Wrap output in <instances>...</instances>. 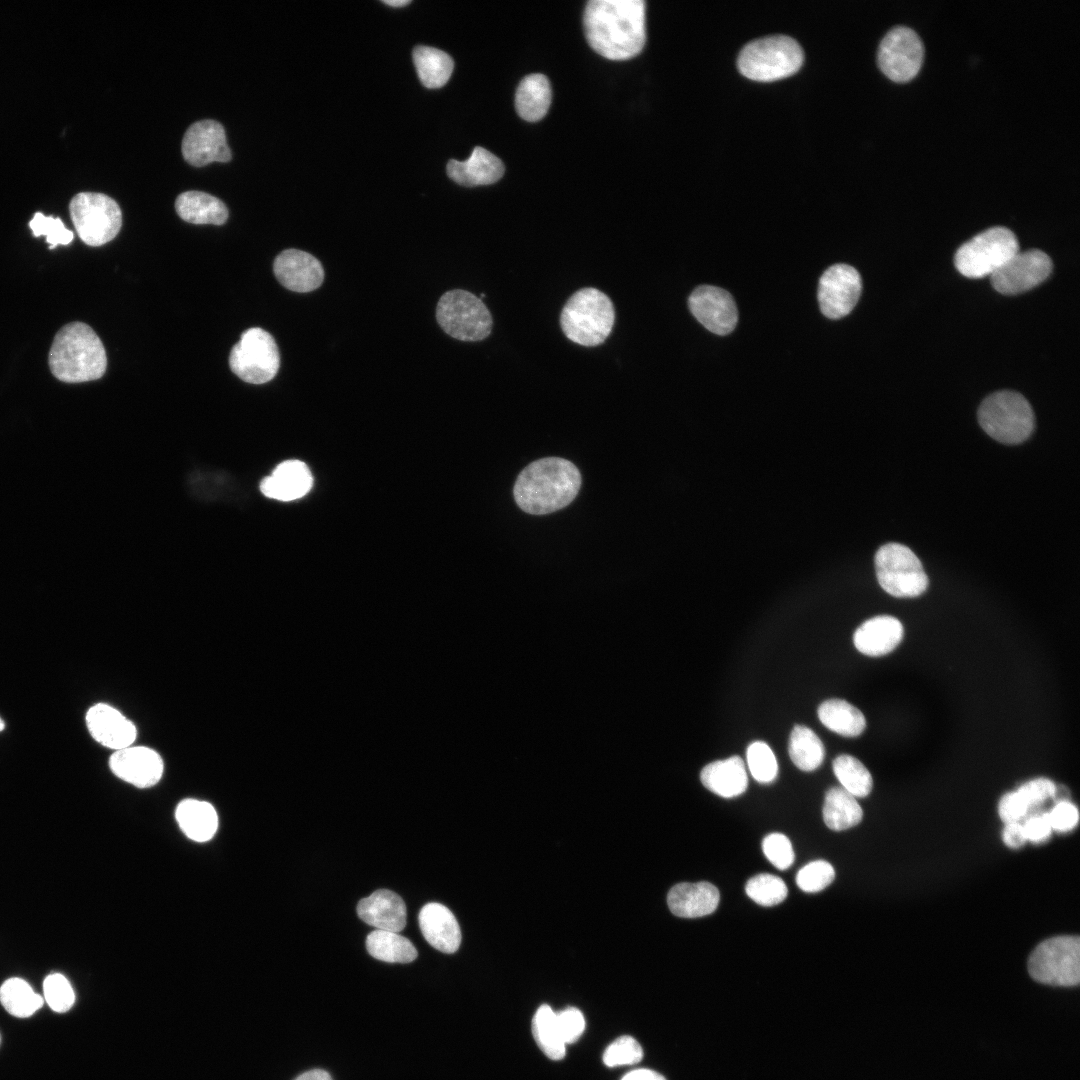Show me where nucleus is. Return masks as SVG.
Segmentation results:
<instances>
[{
  "label": "nucleus",
  "instance_id": "f257e3e1",
  "mask_svg": "<svg viewBox=\"0 0 1080 1080\" xmlns=\"http://www.w3.org/2000/svg\"><path fill=\"white\" fill-rule=\"evenodd\" d=\"M643 0H591L586 4L585 35L594 51L609 60H628L646 42Z\"/></svg>",
  "mask_w": 1080,
  "mask_h": 1080
},
{
  "label": "nucleus",
  "instance_id": "f03ea898",
  "mask_svg": "<svg viewBox=\"0 0 1080 1080\" xmlns=\"http://www.w3.org/2000/svg\"><path fill=\"white\" fill-rule=\"evenodd\" d=\"M581 481V474L572 462L560 457L542 458L520 472L513 489L514 499L526 513H552L576 498Z\"/></svg>",
  "mask_w": 1080,
  "mask_h": 1080
},
{
  "label": "nucleus",
  "instance_id": "7ed1b4c3",
  "mask_svg": "<svg viewBox=\"0 0 1080 1080\" xmlns=\"http://www.w3.org/2000/svg\"><path fill=\"white\" fill-rule=\"evenodd\" d=\"M52 374L66 383H81L101 378L107 367L102 341L85 323L72 322L55 335L49 352Z\"/></svg>",
  "mask_w": 1080,
  "mask_h": 1080
},
{
  "label": "nucleus",
  "instance_id": "20e7f679",
  "mask_svg": "<svg viewBox=\"0 0 1080 1080\" xmlns=\"http://www.w3.org/2000/svg\"><path fill=\"white\" fill-rule=\"evenodd\" d=\"M615 322L611 299L602 291L586 287L576 291L564 305L560 325L572 342L593 347L603 343Z\"/></svg>",
  "mask_w": 1080,
  "mask_h": 1080
},
{
  "label": "nucleus",
  "instance_id": "39448f33",
  "mask_svg": "<svg viewBox=\"0 0 1080 1080\" xmlns=\"http://www.w3.org/2000/svg\"><path fill=\"white\" fill-rule=\"evenodd\" d=\"M804 60L801 46L786 35H772L753 40L739 53L738 69L745 77L770 82L796 73Z\"/></svg>",
  "mask_w": 1080,
  "mask_h": 1080
},
{
  "label": "nucleus",
  "instance_id": "423d86ee",
  "mask_svg": "<svg viewBox=\"0 0 1080 1080\" xmlns=\"http://www.w3.org/2000/svg\"><path fill=\"white\" fill-rule=\"evenodd\" d=\"M978 421L993 439L1004 444L1025 441L1034 429V413L1029 402L1015 391H998L985 398L978 409Z\"/></svg>",
  "mask_w": 1080,
  "mask_h": 1080
},
{
  "label": "nucleus",
  "instance_id": "0eeeda50",
  "mask_svg": "<svg viewBox=\"0 0 1080 1080\" xmlns=\"http://www.w3.org/2000/svg\"><path fill=\"white\" fill-rule=\"evenodd\" d=\"M1018 251L1015 234L1006 227L995 226L961 245L955 253L954 264L963 276L982 278L994 274Z\"/></svg>",
  "mask_w": 1080,
  "mask_h": 1080
},
{
  "label": "nucleus",
  "instance_id": "6e6552de",
  "mask_svg": "<svg viewBox=\"0 0 1080 1080\" xmlns=\"http://www.w3.org/2000/svg\"><path fill=\"white\" fill-rule=\"evenodd\" d=\"M436 320L446 334L466 342L485 339L493 325L491 313L483 301L463 289L447 291L440 297Z\"/></svg>",
  "mask_w": 1080,
  "mask_h": 1080
},
{
  "label": "nucleus",
  "instance_id": "1a4fd4ad",
  "mask_svg": "<svg viewBox=\"0 0 1080 1080\" xmlns=\"http://www.w3.org/2000/svg\"><path fill=\"white\" fill-rule=\"evenodd\" d=\"M875 570L880 586L894 597H917L928 587L921 561L910 548L899 543H887L878 549Z\"/></svg>",
  "mask_w": 1080,
  "mask_h": 1080
},
{
  "label": "nucleus",
  "instance_id": "9d476101",
  "mask_svg": "<svg viewBox=\"0 0 1080 1080\" xmlns=\"http://www.w3.org/2000/svg\"><path fill=\"white\" fill-rule=\"evenodd\" d=\"M1028 972L1037 982L1071 987L1080 980V940L1078 936L1049 938L1033 950Z\"/></svg>",
  "mask_w": 1080,
  "mask_h": 1080
},
{
  "label": "nucleus",
  "instance_id": "9b49d317",
  "mask_svg": "<svg viewBox=\"0 0 1080 1080\" xmlns=\"http://www.w3.org/2000/svg\"><path fill=\"white\" fill-rule=\"evenodd\" d=\"M70 216L81 240L93 247L116 237L122 225L119 205L102 193L81 192L69 204Z\"/></svg>",
  "mask_w": 1080,
  "mask_h": 1080
},
{
  "label": "nucleus",
  "instance_id": "f8f14e48",
  "mask_svg": "<svg viewBox=\"0 0 1080 1080\" xmlns=\"http://www.w3.org/2000/svg\"><path fill=\"white\" fill-rule=\"evenodd\" d=\"M231 371L251 384L271 381L280 367V353L273 336L259 327L242 333L229 355Z\"/></svg>",
  "mask_w": 1080,
  "mask_h": 1080
},
{
  "label": "nucleus",
  "instance_id": "ddd939ff",
  "mask_svg": "<svg viewBox=\"0 0 1080 1080\" xmlns=\"http://www.w3.org/2000/svg\"><path fill=\"white\" fill-rule=\"evenodd\" d=\"M924 45L917 33L906 26H895L883 37L878 49V65L892 81L904 83L919 72Z\"/></svg>",
  "mask_w": 1080,
  "mask_h": 1080
},
{
  "label": "nucleus",
  "instance_id": "4468645a",
  "mask_svg": "<svg viewBox=\"0 0 1080 1080\" xmlns=\"http://www.w3.org/2000/svg\"><path fill=\"white\" fill-rule=\"evenodd\" d=\"M1051 271L1052 261L1043 251H1018L991 275V284L1001 294H1019L1041 284Z\"/></svg>",
  "mask_w": 1080,
  "mask_h": 1080
},
{
  "label": "nucleus",
  "instance_id": "2eb2a0df",
  "mask_svg": "<svg viewBox=\"0 0 1080 1080\" xmlns=\"http://www.w3.org/2000/svg\"><path fill=\"white\" fill-rule=\"evenodd\" d=\"M862 290L859 272L847 264H835L824 271L818 285V302L824 316L839 319L856 306Z\"/></svg>",
  "mask_w": 1080,
  "mask_h": 1080
},
{
  "label": "nucleus",
  "instance_id": "dca6fc26",
  "mask_svg": "<svg viewBox=\"0 0 1080 1080\" xmlns=\"http://www.w3.org/2000/svg\"><path fill=\"white\" fill-rule=\"evenodd\" d=\"M688 305L693 316L714 334L727 335L737 324L738 312L734 299L722 288L701 285L690 294Z\"/></svg>",
  "mask_w": 1080,
  "mask_h": 1080
},
{
  "label": "nucleus",
  "instance_id": "f3484780",
  "mask_svg": "<svg viewBox=\"0 0 1080 1080\" xmlns=\"http://www.w3.org/2000/svg\"><path fill=\"white\" fill-rule=\"evenodd\" d=\"M182 155L195 167L212 162H229L231 150L226 141L224 127L210 119L193 123L184 134Z\"/></svg>",
  "mask_w": 1080,
  "mask_h": 1080
},
{
  "label": "nucleus",
  "instance_id": "a211bd4d",
  "mask_svg": "<svg viewBox=\"0 0 1080 1080\" xmlns=\"http://www.w3.org/2000/svg\"><path fill=\"white\" fill-rule=\"evenodd\" d=\"M109 767L117 777L138 788L155 785L164 769L160 755L143 746H129L115 751L109 759Z\"/></svg>",
  "mask_w": 1080,
  "mask_h": 1080
},
{
  "label": "nucleus",
  "instance_id": "6ab92c4d",
  "mask_svg": "<svg viewBox=\"0 0 1080 1080\" xmlns=\"http://www.w3.org/2000/svg\"><path fill=\"white\" fill-rule=\"evenodd\" d=\"M273 271L279 283L288 290L306 293L319 288L324 280L321 262L312 254L286 249L274 260Z\"/></svg>",
  "mask_w": 1080,
  "mask_h": 1080
},
{
  "label": "nucleus",
  "instance_id": "aec40b11",
  "mask_svg": "<svg viewBox=\"0 0 1080 1080\" xmlns=\"http://www.w3.org/2000/svg\"><path fill=\"white\" fill-rule=\"evenodd\" d=\"M86 724L97 742L115 751L131 746L136 739L135 725L107 704L92 706L87 711Z\"/></svg>",
  "mask_w": 1080,
  "mask_h": 1080
},
{
  "label": "nucleus",
  "instance_id": "412c9836",
  "mask_svg": "<svg viewBox=\"0 0 1080 1080\" xmlns=\"http://www.w3.org/2000/svg\"><path fill=\"white\" fill-rule=\"evenodd\" d=\"M361 920L379 930L399 933L407 923V909L403 899L395 892L379 889L363 898L357 905Z\"/></svg>",
  "mask_w": 1080,
  "mask_h": 1080
},
{
  "label": "nucleus",
  "instance_id": "4be33fe9",
  "mask_svg": "<svg viewBox=\"0 0 1080 1080\" xmlns=\"http://www.w3.org/2000/svg\"><path fill=\"white\" fill-rule=\"evenodd\" d=\"M425 940L443 953H454L461 943V930L453 913L443 904L424 905L418 915Z\"/></svg>",
  "mask_w": 1080,
  "mask_h": 1080
},
{
  "label": "nucleus",
  "instance_id": "5701e85b",
  "mask_svg": "<svg viewBox=\"0 0 1080 1080\" xmlns=\"http://www.w3.org/2000/svg\"><path fill=\"white\" fill-rule=\"evenodd\" d=\"M904 635L902 623L890 615H878L863 622L853 634L856 649L868 656H882L893 651Z\"/></svg>",
  "mask_w": 1080,
  "mask_h": 1080
},
{
  "label": "nucleus",
  "instance_id": "b1692460",
  "mask_svg": "<svg viewBox=\"0 0 1080 1080\" xmlns=\"http://www.w3.org/2000/svg\"><path fill=\"white\" fill-rule=\"evenodd\" d=\"M312 483L313 478L307 465L292 459L280 463L270 476L264 478L260 490L268 498L292 501L306 495Z\"/></svg>",
  "mask_w": 1080,
  "mask_h": 1080
},
{
  "label": "nucleus",
  "instance_id": "393cba45",
  "mask_svg": "<svg viewBox=\"0 0 1080 1080\" xmlns=\"http://www.w3.org/2000/svg\"><path fill=\"white\" fill-rule=\"evenodd\" d=\"M720 894L709 882L679 883L667 896L670 911L682 918H698L713 913L718 907Z\"/></svg>",
  "mask_w": 1080,
  "mask_h": 1080
},
{
  "label": "nucleus",
  "instance_id": "a878e982",
  "mask_svg": "<svg viewBox=\"0 0 1080 1080\" xmlns=\"http://www.w3.org/2000/svg\"><path fill=\"white\" fill-rule=\"evenodd\" d=\"M502 161L490 151L477 146L464 161L450 160L448 176L462 186L475 187L497 182L504 174Z\"/></svg>",
  "mask_w": 1080,
  "mask_h": 1080
},
{
  "label": "nucleus",
  "instance_id": "bb28decb",
  "mask_svg": "<svg viewBox=\"0 0 1080 1080\" xmlns=\"http://www.w3.org/2000/svg\"><path fill=\"white\" fill-rule=\"evenodd\" d=\"M700 779L709 791L724 798L741 795L748 785L744 762L737 755L706 765L700 773Z\"/></svg>",
  "mask_w": 1080,
  "mask_h": 1080
},
{
  "label": "nucleus",
  "instance_id": "cd10ccee",
  "mask_svg": "<svg viewBox=\"0 0 1080 1080\" xmlns=\"http://www.w3.org/2000/svg\"><path fill=\"white\" fill-rule=\"evenodd\" d=\"M175 816L183 833L196 842L210 840L218 828L217 812L206 801L183 800L178 804Z\"/></svg>",
  "mask_w": 1080,
  "mask_h": 1080
},
{
  "label": "nucleus",
  "instance_id": "c85d7f7f",
  "mask_svg": "<svg viewBox=\"0 0 1080 1080\" xmlns=\"http://www.w3.org/2000/svg\"><path fill=\"white\" fill-rule=\"evenodd\" d=\"M177 214L192 224L222 225L228 218L226 205L215 196L202 191H186L175 201Z\"/></svg>",
  "mask_w": 1080,
  "mask_h": 1080
},
{
  "label": "nucleus",
  "instance_id": "c756f323",
  "mask_svg": "<svg viewBox=\"0 0 1080 1080\" xmlns=\"http://www.w3.org/2000/svg\"><path fill=\"white\" fill-rule=\"evenodd\" d=\"M551 87L543 74L525 76L515 94V108L518 115L529 122L542 119L551 104Z\"/></svg>",
  "mask_w": 1080,
  "mask_h": 1080
},
{
  "label": "nucleus",
  "instance_id": "7c9ffc66",
  "mask_svg": "<svg viewBox=\"0 0 1080 1080\" xmlns=\"http://www.w3.org/2000/svg\"><path fill=\"white\" fill-rule=\"evenodd\" d=\"M818 717L829 730L845 736H859L866 727L863 713L843 699H829L818 707Z\"/></svg>",
  "mask_w": 1080,
  "mask_h": 1080
},
{
  "label": "nucleus",
  "instance_id": "2f4dec72",
  "mask_svg": "<svg viewBox=\"0 0 1080 1080\" xmlns=\"http://www.w3.org/2000/svg\"><path fill=\"white\" fill-rule=\"evenodd\" d=\"M823 820L833 831H843L856 826L863 811L856 798L842 787H832L825 795Z\"/></svg>",
  "mask_w": 1080,
  "mask_h": 1080
},
{
  "label": "nucleus",
  "instance_id": "473e14b6",
  "mask_svg": "<svg viewBox=\"0 0 1080 1080\" xmlns=\"http://www.w3.org/2000/svg\"><path fill=\"white\" fill-rule=\"evenodd\" d=\"M413 62L421 83L430 89L444 86L454 68V62L447 53L429 46L415 47Z\"/></svg>",
  "mask_w": 1080,
  "mask_h": 1080
},
{
  "label": "nucleus",
  "instance_id": "72a5a7b5",
  "mask_svg": "<svg viewBox=\"0 0 1080 1080\" xmlns=\"http://www.w3.org/2000/svg\"><path fill=\"white\" fill-rule=\"evenodd\" d=\"M368 953L389 963H410L417 958L412 942L397 932L375 929L366 938Z\"/></svg>",
  "mask_w": 1080,
  "mask_h": 1080
},
{
  "label": "nucleus",
  "instance_id": "f704fd0d",
  "mask_svg": "<svg viewBox=\"0 0 1080 1080\" xmlns=\"http://www.w3.org/2000/svg\"><path fill=\"white\" fill-rule=\"evenodd\" d=\"M788 753L797 768L813 771L822 764L825 748L813 730L803 725H795L790 734Z\"/></svg>",
  "mask_w": 1080,
  "mask_h": 1080
},
{
  "label": "nucleus",
  "instance_id": "c9c22d12",
  "mask_svg": "<svg viewBox=\"0 0 1080 1080\" xmlns=\"http://www.w3.org/2000/svg\"><path fill=\"white\" fill-rule=\"evenodd\" d=\"M532 1033L542 1052L552 1060L565 1056L566 1044L561 1036L556 1013L548 1005H541L532 1020Z\"/></svg>",
  "mask_w": 1080,
  "mask_h": 1080
},
{
  "label": "nucleus",
  "instance_id": "e433bc0d",
  "mask_svg": "<svg viewBox=\"0 0 1080 1080\" xmlns=\"http://www.w3.org/2000/svg\"><path fill=\"white\" fill-rule=\"evenodd\" d=\"M0 1002L12 1016L25 1018L43 1005V999L21 978H10L0 987Z\"/></svg>",
  "mask_w": 1080,
  "mask_h": 1080
},
{
  "label": "nucleus",
  "instance_id": "4c0bfd02",
  "mask_svg": "<svg viewBox=\"0 0 1080 1080\" xmlns=\"http://www.w3.org/2000/svg\"><path fill=\"white\" fill-rule=\"evenodd\" d=\"M832 767L841 787L855 798L870 794L873 787L872 775L860 760L841 754L834 759Z\"/></svg>",
  "mask_w": 1080,
  "mask_h": 1080
},
{
  "label": "nucleus",
  "instance_id": "58836bf2",
  "mask_svg": "<svg viewBox=\"0 0 1080 1080\" xmlns=\"http://www.w3.org/2000/svg\"><path fill=\"white\" fill-rule=\"evenodd\" d=\"M746 894L761 906H774L785 900L788 889L784 881L772 874L761 873L750 878L745 886Z\"/></svg>",
  "mask_w": 1080,
  "mask_h": 1080
},
{
  "label": "nucleus",
  "instance_id": "ea45409f",
  "mask_svg": "<svg viewBox=\"0 0 1080 1080\" xmlns=\"http://www.w3.org/2000/svg\"><path fill=\"white\" fill-rule=\"evenodd\" d=\"M746 756L749 770L757 782L768 784L776 779L778 763L768 744L762 741L751 743Z\"/></svg>",
  "mask_w": 1080,
  "mask_h": 1080
},
{
  "label": "nucleus",
  "instance_id": "a19ab883",
  "mask_svg": "<svg viewBox=\"0 0 1080 1080\" xmlns=\"http://www.w3.org/2000/svg\"><path fill=\"white\" fill-rule=\"evenodd\" d=\"M835 877L833 866L824 860L806 864L796 875L797 886L804 892L815 893L829 886Z\"/></svg>",
  "mask_w": 1080,
  "mask_h": 1080
},
{
  "label": "nucleus",
  "instance_id": "79ce46f5",
  "mask_svg": "<svg viewBox=\"0 0 1080 1080\" xmlns=\"http://www.w3.org/2000/svg\"><path fill=\"white\" fill-rule=\"evenodd\" d=\"M43 991L49 1007L57 1013L67 1012L74 1004V991L62 974L48 975L43 982Z\"/></svg>",
  "mask_w": 1080,
  "mask_h": 1080
},
{
  "label": "nucleus",
  "instance_id": "37998d69",
  "mask_svg": "<svg viewBox=\"0 0 1080 1080\" xmlns=\"http://www.w3.org/2000/svg\"><path fill=\"white\" fill-rule=\"evenodd\" d=\"M29 226L35 237L46 236L47 243L50 244V249L55 248L57 245H67L72 242L74 234L68 230L60 218H54L51 216H45L41 212L34 214L32 220L29 222Z\"/></svg>",
  "mask_w": 1080,
  "mask_h": 1080
},
{
  "label": "nucleus",
  "instance_id": "c03bdc74",
  "mask_svg": "<svg viewBox=\"0 0 1080 1080\" xmlns=\"http://www.w3.org/2000/svg\"><path fill=\"white\" fill-rule=\"evenodd\" d=\"M1056 785L1045 777L1029 780L1022 784L1016 791L1027 806L1030 816L1040 811V808L1049 800L1054 799Z\"/></svg>",
  "mask_w": 1080,
  "mask_h": 1080
},
{
  "label": "nucleus",
  "instance_id": "a18cd8bd",
  "mask_svg": "<svg viewBox=\"0 0 1080 1080\" xmlns=\"http://www.w3.org/2000/svg\"><path fill=\"white\" fill-rule=\"evenodd\" d=\"M642 1057L643 1050L637 1040L631 1036H621L606 1048L603 1061L609 1067H616L636 1064Z\"/></svg>",
  "mask_w": 1080,
  "mask_h": 1080
},
{
  "label": "nucleus",
  "instance_id": "49530a36",
  "mask_svg": "<svg viewBox=\"0 0 1080 1080\" xmlns=\"http://www.w3.org/2000/svg\"><path fill=\"white\" fill-rule=\"evenodd\" d=\"M766 858L779 870L788 869L794 862V851L790 840L781 833H771L762 842Z\"/></svg>",
  "mask_w": 1080,
  "mask_h": 1080
},
{
  "label": "nucleus",
  "instance_id": "de8ad7c7",
  "mask_svg": "<svg viewBox=\"0 0 1080 1080\" xmlns=\"http://www.w3.org/2000/svg\"><path fill=\"white\" fill-rule=\"evenodd\" d=\"M558 1027L565 1044L576 1042L585 1029V1019L577 1008H567L556 1013Z\"/></svg>",
  "mask_w": 1080,
  "mask_h": 1080
},
{
  "label": "nucleus",
  "instance_id": "09e8293b",
  "mask_svg": "<svg viewBox=\"0 0 1080 1080\" xmlns=\"http://www.w3.org/2000/svg\"><path fill=\"white\" fill-rule=\"evenodd\" d=\"M1047 817L1052 830L1065 833L1077 826L1079 812L1077 807L1069 800L1059 801L1050 811H1047Z\"/></svg>",
  "mask_w": 1080,
  "mask_h": 1080
},
{
  "label": "nucleus",
  "instance_id": "8fccbe9b",
  "mask_svg": "<svg viewBox=\"0 0 1080 1080\" xmlns=\"http://www.w3.org/2000/svg\"><path fill=\"white\" fill-rule=\"evenodd\" d=\"M1001 820L1007 823H1021L1030 816V812L1017 791L1004 794L998 805Z\"/></svg>",
  "mask_w": 1080,
  "mask_h": 1080
},
{
  "label": "nucleus",
  "instance_id": "3c124183",
  "mask_svg": "<svg viewBox=\"0 0 1080 1080\" xmlns=\"http://www.w3.org/2000/svg\"><path fill=\"white\" fill-rule=\"evenodd\" d=\"M1027 841L1042 843L1052 834L1047 812H1040L1027 817L1022 823Z\"/></svg>",
  "mask_w": 1080,
  "mask_h": 1080
},
{
  "label": "nucleus",
  "instance_id": "603ef678",
  "mask_svg": "<svg viewBox=\"0 0 1080 1080\" xmlns=\"http://www.w3.org/2000/svg\"><path fill=\"white\" fill-rule=\"evenodd\" d=\"M1003 842L1006 846L1017 849L1023 846L1027 839L1022 823H1007L1002 833Z\"/></svg>",
  "mask_w": 1080,
  "mask_h": 1080
},
{
  "label": "nucleus",
  "instance_id": "864d4df0",
  "mask_svg": "<svg viewBox=\"0 0 1080 1080\" xmlns=\"http://www.w3.org/2000/svg\"><path fill=\"white\" fill-rule=\"evenodd\" d=\"M622 1080H666L661 1074L649 1069H637L626 1074Z\"/></svg>",
  "mask_w": 1080,
  "mask_h": 1080
},
{
  "label": "nucleus",
  "instance_id": "5fc2aeb1",
  "mask_svg": "<svg viewBox=\"0 0 1080 1080\" xmlns=\"http://www.w3.org/2000/svg\"><path fill=\"white\" fill-rule=\"evenodd\" d=\"M295 1080H332L324 1070L314 1069L299 1075Z\"/></svg>",
  "mask_w": 1080,
  "mask_h": 1080
},
{
  "label": "nucleus",
  "instance_id": "6e6d98bb",
  "mask_svg": "<svg viewBox=\"0 0 1080 1080\" xmlns=\"http://www.w3.org/2000/svg\"><path fill=\"white\" fill-rule=\"evenodd\" d=\"M382 2L392 7H402L411 3L410 0H383Z\"/></svg>",
  "mask_w": 1080,
  "mask_h": 1080
},
{
  "label": "nucleus",
  "instance_id": "4d7b16f0",
  "mask_svg": "<svg viewBox=\"0 0 1080 1080\" xmlns=\"http://www.w3.org/2000/svg\"><path fill=\"white\" fill-rule=\"evenodd\" d=\"M4 726H5V724H4L3 720L0 718V731H2L4 729Z\"/></svg>",
  "mask_w": 1080,
  "mask_h": 1080
}]
</instances>
